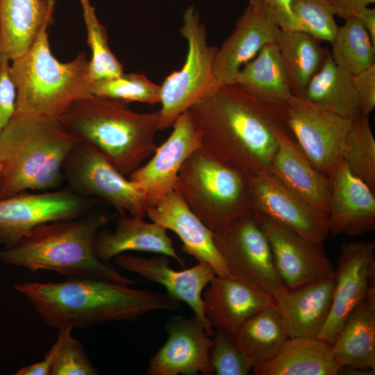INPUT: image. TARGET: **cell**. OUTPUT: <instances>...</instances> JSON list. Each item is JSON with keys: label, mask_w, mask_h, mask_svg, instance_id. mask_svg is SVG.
I'll use <instances>...</instances> for the list:
<instances>
[{"label": "cell", "mask_w": 375, "mask_h": 375, "mask_svg": "<svg viewBox=\"0 0 375 375\" xmlns=\"http://www.w3.org/2000/svg\"><path fill=\"white\" fill-rule=\"evenodd\" d=\"M344 161L375 192V139L367 116L359 114L353 118Z\"/></svg>", "instance_id": "obj_34"}, {"label": "cell", "mask_w": 375, "mask_h": 375, "mask_svg": "<svg viewBox=\"0 0 375 375\" xmlns=\"http://www.w3.org/2000/svg\"><path fill=\"white\" fill-rule=\"evenodd\" d=\"M328 232L357 236L375 228V196L343 160L328 177Z\"/></svg>", "instance_id": "obj_21"}, {"label": "cell", "mask_w": 375, "mask_h": 375, "mask_svg": "<svg viewBox=\"0 0 375 375\" xmlns=\"http://www.w3.org/2000/svg\"><path fill=\"white\" fill-rule=\"evenodd\" d=\"M44 323L58 331L88 328L116 321H134L151 312L176 311L181 303L169 294L134 289L94 277H67L52 283L15 285Z\"/></svg>", "instance_id": "obj_2"}, {"label": "cell", "mask_w": 375, "mask_h": 375, "mask_svg": "<svg viewBox=\"0 0 375 375\" xmlns=\"http://www.w3.org/2000/svg\"><path fill=\"white\" fill-rule=\"evenodd\" d=\"M335 15L347 18L356 17L363 8L374 3L375 0H328Z\"/></svg>", "instance_id": "obj_43"}, {"label": "cell", "mask_w": 375, "mask_h": 375, "mask_svg": "<svg viewBox=\"0 0 375 375\" xmlns=\"http://www.w3.org/2000/svg\"><path fill=\"white\" fill-rule=\"evenodd\" d=\"M288 76L292 95L303 97L312 77L319 69L327 49L310 34L281 30L276 40Z\"/></svg>", "instance_id": "obj_32"}, {"label": "cell", "mask_w": 375, "mask_h": 375, "mask_svg": "<svg viewBox=\"0 0 375 375\" xmlns=\"http://www.w3.org/2000/svg\"><path fill=\"white\" fill-rule=\"evenodd\" d=\"M360 114L369 117L375 107V64L353 76Z\"/></svg>", "instance_id": "obj_41"}, {"label": "cell", "mask_w": 375, "mask_h": 375, "mask_svg": "<svg viewBox=\"0 0 375 375\" xmlns=\"http://www.w3.org/2000/svg\"><path fill=\"white\" fill-rule=\"evenodd\" d=\"M285 108L288 129L299 148L319 172L329 177L344 160L353 118L294 96L288 100Z\"/></svg>", "instance_id": "obj_11"}, {"label": "cell", "mask_w": 375, "mask_h": 375, "mask_svg": "<svg viewBox=\"0 0 375 375\" xmlns=\"http://www.w3.org/2000/svg\"><path fill=\"white\" fill-rule=\"evenodd\" d=\"M292 0H262L281 30L299 31L291 10Z\"/></svg>", "instance_id": "obj_42"}, {"label": "cell", "mask_w": 375, "mask_h": 375, "mask_svg": "<svg viewBox=\"0 0 375 375\" xmlns=\"http://www.w3.org/2000/svg\"><path fill=\"white\" fill-rule=\"evenodd\" d=\"M334 276L330 312L317 336L331 344L349 313L375 288L374 242L344 243Z\"/></svg>", "instance_id": "obj_14"}, {"label": "cell", "mask_w": 375, "mask_h": 375, "mask_svg": "<svg viewBox=\"0 0 375 375\" xmlns=\"http://www.w3.org/2000/svg\"><path fill=\"white\" fill-rule=\"evenodd\" d=\"M277 140V148L271 160L269 171L310 206L328 215V177L310 163L290 130L280 131Z\"/></svg>", "instance_id": "obj_23"}, {"label": "cell", "mask_w": 375, "mask_h": 375, "mask_svg": "<svg viewBox=\"0 0 375 375\" xmlns=\"http://www.w3.org/2000/svg\"><path fill=\"white\" fill-rule=\"evenodd\" d=\"M353 74L337 64L327 51L322 65L310 80L303 98L339 115L353 118L360 114Z\"/></svg>", "instance_id": "obj_30"}, {"label": "cell", "mask_w": 375, "mask_h": 375, "mask_svg": "<svg viewBox=\"0 0 375 375\" xmlns=\"http://www.w3.org/2000/svg\"><path fill=\"white\" fill-rule=\"evenodd\" d=\"M146 215L174 232L182 242L183 252L210 265L217 276L232 277L215 245L214 232L190 209L176 190L149 206Z\"/></svg>", "instance_id": "obj_20"}, {"label": "cell", "mask_w": 375, "mask_h": 375, "mask_svg": "<svg viewBox=\"0 0 375 375\" xmlns=\"http://www.w3.org/2000/svg\"><path fill=\"white\" fill-rule=\"evenodd\" d=\"M63 175L69 189L78 195L99 198L118 214L146 216L149 205L138 186L85 141L81 140L67 157Z\"/></svg>", "instance_id": "obj_9"}, {"label": "cell", "mask_w": 375, "mask_h": 375, "mask_svg": "<svg viewBox=\"0 0 375 375\" xmlns=\"http://www.w3.org/2000/svg\"><path fill=\"white\" fill-rule=\"evenodd\" d=\"M375 369H365L358 367H343L339 369L338 374H374Z\"/></svg>", "instance_id": "obj_46"}, {"label": "cell", "mask_w": 375, "mask_h": 375, "mask_svg": "<svg viewBox=\"0 0 375 375\" xmlns=\"http://www.w3.org/2000/svg\"><path fill=\"white\" fill-rule=\"evenodd\" d=\"M55 344L47 352L44 358L32 365L25 366L17 370L15 375H50L52 364L56 354Z\"/></svg>", "instance_id": "obj_44"}, {"label": "cell", "mask_w": 375, "mask_h": 375, "mask_svg": "<svg viewBox=\"0 0 375 375\" xmlns=\"http://www.w3.org/2000/svg\"><path fill=\"white\" fill-rule=\"evenodd\" d=\"M176 190L214 233L253 211L249 176L218 161L201 147L183 163Z\"/></svg>", "instance_id": "obj_7"}, {"label": "cell", "mask_w": 375, "mask_h": 375, "mask_svg": "<svg viewBox=\"0 0 375 375\" xmlns=\"http://www.w3.org/2000/svg\"><path fill=\"white\" fill-rule=\"evenodd\" d=\"M267 237L276 268L287 288L294 289L334 275L322 243L301 236L283 224L253 211Z\"/></svg>", "instance_id": "obj_13"}, {"label": "cell", "mask_w": 375, "mask_h": 375, "mask_svg": "<svg viewBox=\"0 0 375 375\" xmlns=\"http://www.w3.org/2000/svg\"><path fill=\"white\" fill-rule=\"evenodd\" d=\"M87 199L70 189L0 198V245L14 246L40 224L85 215L90 211Z\"/></svg>", "instance_id": "obj_12"}, {"label": "cell", "mask_w": 375, "mask_h": 375, "mask_svg": "<svg viewBox=\"0 0 375 375\" xmlns=\"http://www.w3.org/2000/svg\"><path fill=\"white\" fill-rule=\"evenodd\" d=\"M210 362L217 375H247L251 368L239 349L234 335L217 329L212 335Z\"/></svg>", "instance_id": "obj_39"}, {"label": "cell", "mask_w": 375, "mask_h": 375, "mask_svg": "<svg viewBox=\"0 0 375 375\" xmlns=\"http://www.w3.org/2000/svg\"><path fill=\"white\" fill-rule=\"evenodd\" d=\"M233 84L272 106L285 105L291 97L288 76L276 42L265 44L238 72Z\"/></svg>", "instance_id": "obj_29"}, {"label": "cell", "mask_w": 375, "mask_h": 375, "mask_svg": "<svg viewBox=\"0 0 375 375\" xmlns=\"http://www.w3.org/2000/svg\"><path fill=\"white\" fill-rule=\"evenodd\" d=\"M255 375H338L331 344L318 338H290L270 361L255 367Z\"/></svg>", "instance_id": "obj_28"}, {"label": "cell", "mask_w": 375, "mask_h": 375, "mask_svg": "<svg viewBox=\"0 0 375 375\" xmlns=\"http://www.w3.org/2000/svg\"><path fill=\"white\" fill-rule=\"evenodd\" d=\"M10 62L0 65V135L16 112L17 92L9 72Z\"/></svg>", "instance_id": "obj_40"}, {"label": "cell", "mask_w": 375, "mask_h": 375, "mask_svg": "<svg viewBox=\"0 0 375 375\" xmlns=\"http://www.w3.org/2000/svg\"><path fill=\"white\" fill-rule=\"evenodd\" d=\"M203 290L206 317L212 328L235 334L252 315L273 305L269 294L233 277L215 275Z\"/></svg>", "instance_id": "obj_22"}, {"label": "cell", "mask_w": 375, "mask_h": 375, "mask_svg": "<svg viewBox=\"0 0 375 375\" xmlns=\"http://www.w3.org/2000/svg\"><path fill=\"white\" fill-rule=\"evenodd\" d=\"M231 34L217 49L215 74L222 84H233L240 69L267 44L275 42L281 28L262 0H248Z\"/></svg>", "instance_id": "obj_19"}, {"label": "cell", "mask_w": 375, "mask_h": 375, "mask_svg": "<svg viewBox=\"0 0 375 375\" xmlns=\"http://www.w3.org/2000/svg\"><path fill=\"white\" fill-rule=\"evenodd\" d=\"M180 31L188 43L187 55L182 67L160 85V130L172 126L181 114L223 85L214 71L218 48L208 44L205 26L193 6L183 12Z\"/></svg>", "instance_id": "obj_8"}, {"label": "cell", "mask_w": 375, "mask_h": 375, "mask_svg": "<svg viewBox=\"0 0 375 375\" xmlns=\"http://www.w3.org/2000/svg\"><path fill=\"white\" fill-rule=\"evenodd\" d=\"M252 208L301 236L322 243L329 234L328 215L290 190L268 169L249 176Z\"/></svg>", "instance_id": "obj_16"}, {"label": "cell", "mask_w": 375, "mask_h": 375, "mask_svg": "<svg viewBox=\"0 0 375 375\" xmlns=\"http://www.w3.org/2000/svg\"><path fill=\"white\" fill-rule=\"evenodd\" d=\"M339 369H375V288L349 313L331 344Z\"/></svg>", "instance_id": "obj_27"}, {"label": "cell", "mask_w": 375, "mask_h": 375, "mask_svg": "<svg viewBox=\"0 0 375 375\" xmlns=\"http://www.w3.org/2000/svg\"><path fill=\"white\" fill-rule=\"evenodd\" d=\"M116 265L138 274L148 281L162 285L167 293L185 303L203 322L209 335L212 337L213 328L206 317L202 294L206 287L216 275L210 265L198 263L188 269L178 271L169 265V257L158 254L151 258L124 253L114 258Z\"/></svg>", "instance_id": "obj_18"}, {"label": "cell", "mask_w": 375, "mask_h": 375, "mask_svg": "<svg viewBox=\"0 0 375 375\" xmlns=\"http://www.w3.org/2000/svg\"><path fill=\"white\" fill-rule=\"evenodd\" d=\"M93 96L125 103L140 102L156 104L160 101V85L151 81L144 74H121L92 83Z\"/></svg>", "instance_id": "obj_36"}, {"label": "cell", "mask_w": 375, "mask_h": 375, "mask_svg": "<svg viewBox=\"0 0 375 375\" xmlns=\"http://www.w3.org/2000/svg\"><path fill=\"white\" fill-rule=\"evenodd\" d=\"M172 126L171 134L157 147L151 159L129 174L128 178L142 192L149 207L176 190L183 163L201 147L199 133L188 110Z\"/></svg>", "instance_id": "obj_17"}, {"label": "cell", "mask_w": 375, "mask_h": 375, "mask_svg": "<svg viewBox=\"0 0 375 375\" xmlns=\"http://www.w3.org/2000/svg\"><path fill=\"white\" fill-rule=\"evenodd\" d=\"M367 32L375 45V9L369 6L362 9L356 16Z\"/></svg>", "instance_id": "obj_45"}, {"label": "cell", "mask_w": 375, "mask_h": 375, "mask_svg": "<svg viewBox=\"0 0 375 375\" xmlns=\"http://www.w3.org/2000/svg\"><path fill=\"white\" fill-rule=\"evenodd\" d=\"M69 328L58 330L50 375H97L99 372Z\"/></svg>", "instance_id": "obj_38"}, {"label": "cell", "mask_w": 375, "mask_h": 375, "mask_svg": "<svg viewBox=\"0 0 375 375\" xmlns=\"http://www.w3.org/2000/svg\"><path fill=\"white\" fill-rule=\"evenodd\" d=\"M285 105L265 103L237 84H224L188 111L201 148L251 176L268 169L278 133L289 130Z\"/></svg>", "instance_id": "obj_1"}, {"label": "cell", "mask_w": 375, "mask_h": 375, "mask_svg": "<svg viewBox=\"0 0 375 375\" xmlns=\"http://www.w3.org/2000/svg\"><path fill=\"white\" fill-rule=\"evenodd\" d=\"M94 251L102 261L108 262L128 251L150 252L174 258L183 267L185 262L176 251L167 230L144 217L118 214L114 231L101 229L95 238Z\"/></svg>", "instance_id": "obj_25"}, {"label": "cell", "mask_w": 375, "mask_h": 375, "mask_svg": "<svg viewBox=\"0 0 375 375\" xmlns=\"http://www.w3.org/2000/svg\"><path fill=\"white\" fill-rule=\"evenodd\" d=\"M334 284L333 275L273 297L290 338H317L330 312Z\"/></svg>", "instance_id": "obj_24"}, {"label": "cell", "mask_w": 375, "mask_h": 375, "mask_svg": "<svg viewBox=\"0 0 375 375\" xmlns=\"http://www.w3.org/2000/svg\"><path fill=\"white\" fill-rule=\"evenodd\" d=\"M291 10L299 31L333 42L338 26L328 0H292Z\"/></svg>", "instance_id": "obj_37"}, {"label": "cell", "mask_w": 375, "mask_h": 375, "mask_svg": "<svg viewBox=\"0 0 375 375\" xmlns=\"http://www.w3.org/2000/svg\"><path fill=\"white\" fill-rule=\"evenodd\" d=\"M80 140L60 119L15 112L0 135V198L59 187L65 162Z\"/></svg>", "instance_id": "obj_4"}, {"label": "cell", "mask_w": 375, "mask_h": 375, "mask_svg": "<svg viewBox=\"0 0 375 375\" xmlns=\"http://www.w3.org/2000/svg\"><path fill=\"white\" fill-rule=\"evenodd\" d=\"M165 328L168 338L149 359L148 375L215 374L210 362L212 338L194 314L171 316Z\"/></svg>", "instance_id": "obj_15"}, {"label": "cell", "mask_w": 375, "mask_h": 375, "mask_svg": "<svg viewBox=\"0 0 375 375\" xmlns=\"http://www.w3.org/2000/svg\"><path fill=\"white\" fill-rule=\"evenodd\" d=\"M46 24L23 55L10 62L16 112L59 119L76 101L92 97L89 60L83 52L67 62L52 54Z\"/></svg>", "instance_id": "obj_6"}, {"label": "cell", "mask_w": 375, "mask_h": 375, "mask_svg": "<svg viewBox=\"0 0 375 375\" xmlns=\"http://www.w3.org/2000/svg\"><path fill=\"white\" fill-rule=\"evenodd\" d=\"M55 0H0V65L23 55L52 23Z\"/></svg>", "instance_id": "obj_26"}, {"label": "cell", "mask_w": 375, "mask_h": 375, "mask_svg": "<svg viewBox=\"0 0 375 375\" xmlns=\"http://www.w3.org/2000/svg\"><path fill=\"white\" fill-rule=\"evenodd\" d=\"M108 222L101 211L40 224L17 244L0 250V261L33 272L48 270L67 277H94L131 285L137 281L101 260L94 251L98 232Z\"/></svg>", "instance_id": "obj_3"}, {"label": "cell", "mask_w": 375, "mask_h": 375, "mask_svg": "<svg viewBox=\"0 0 375 375\" xmlns=\"http://www.w3.org/2000/svg\"><path fill=\"white\" fill-rule=\"evenodd\" d=\"M1 162H0V177H1Z\"/></svg>", "instance_id": "obj_47"}, {"label": "cell", "mask_w": 375, "mask_h": 375, "mask_svg": "<svg viewBox=\"0 0 375 375\" xmlns=\"http://www.w3.org/2000/svg\"><path fill=\"white\" fill-rule=\"evenodd\" d=\"M331 43L335 62L353 75L374 65L375 45L356 17L344 19Z\"/></svg>", "instance_id": "obj_33"}, {"label": "cell", "mask_w": 375, "mask_h": 375, "mask_svg": "<svg viewBox=\"0 0 375 375\" xmlns=\"http://www.w3.org/2000/svg\"><path fill=\"white\" fill-rule=\"evenodd\" d=\"M85 24L88 44L92 57L89 72L92 82L115 77L123 73V66L110 50L104 26L99 21L90 0H80Z\"/></svg>", "instance_id": "obj_35"}, {"label": "cell", "mask_w": 375, "mask_h": 375, "mask_svg": "<svg viewBox=\"0 0 375 375\" xmlns=\"http://www.w3.org/2000/svg\"><path fill=\"white\" fill-rule=\"evenodd\" d=\"M214 241L232 277L272 297L287 288L253 211L215 232Z\"/></svg>", "instance_id": "obj_10"}, {"label": "cell", "mask_w": 375, "mask_h": 375, "mask_svg": "<svg viewBox=\"0 0 375 375\" xmlns=\"http://www.w3.org/2000/svg\"><path fill=\"white\" fill-rule=\"evenodd\" d=\"M247 363L253 367L272 360L290 338L281 316L269 306L252 315L234 334Z\"/></svg>", "instance_id": "obj_31"}, {"label": "cell", "mask_w": 375, "mask_h": 375, "mask_svg": "<svg viewBox=\"0 0 375 375\" xmlns=\"http://www.w3.org/2000/svg\"><path fill=\"white\" fill-rule=\"evenodd\" d=\"M59 119L125 176L142 165L158 147L155 139L160 130L159 110L136 112L127 103L92 96L74 103Z\"/></svg>", "instance_id": "obj_5"}]
</instances>
